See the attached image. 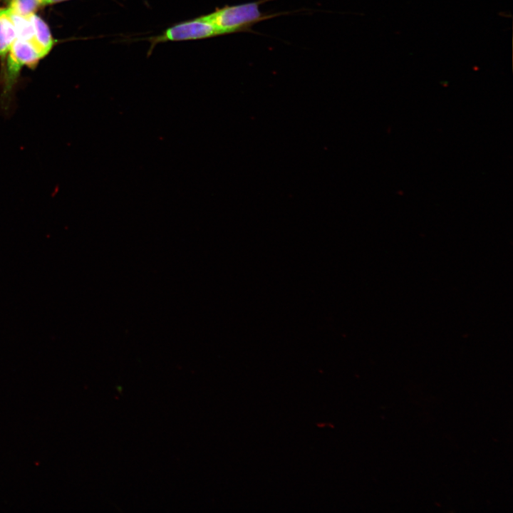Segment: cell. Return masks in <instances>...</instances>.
I'll return each mask as SVG.
<instances>
[{
  "instance_id": "7a4b0ae2",
  "label": "cell",
  "mask_w": 513,
  "mask_h": 513,
  "mask_svg": "<svg viewBox=\"0 0 513 513\" xmlns=\"http://www.w3.org/2000/svg\"><path fill=\"white\" fill-rule=\"evenodd\" d=\"M219 36L214 25L203 16L190 20L177 23L162 33L150 36L144 39L150 42L147 55H150L154 48L161 43L168 41H185L200 40Z\"/></svg>"
},
{
  "instance_id": "3957f363",
  "label": "cell",
  "mask_w": 513,
  "mask_h": 513,
  "mask_svg": "<svg viewBox=\"0 0 513 513\" xmlns=\"http://www.w3.org/2000/svg\"><path fill=\"white\" fill-rule=\"evenodd\" d=\"M6 70V88L9 90L23 66L33 68L43 56L28 41L16 38L9 51Z\"/></svg>"
},
{
  "instance_id": "277c9868",
  "label": "cell",
  "mask_w": 513,
  "mask_h": 513,
  "mask_svg": "<svg viewBox=\"0 0 513 513\" xmlns=\"http://www.w3.org/2000/svg\"><path fill=\"white\" fill-rule=\"evenodd\" d=\"M16 39V31L9 9L0 8V57L9 53Z\"/></svg>"
},
{
  "instance_id": "8992f818",
  "label": "cell",
  "mask_w": 513,
  "mask_h": 513,
  "mask_svg": "<svg viewBox=\"0 0 513 513\" xmlns=\"http://www.w3.org/2000/svg\"><path fill=\"white\" fill-rule=\"evenodd\" d=\"M38 6V0H11L8 8L14 14L28 16L33 14Z\"/></svg>"
},
{
  "instance_id": "5b68a950",
  "label": "cell",
  "mask_w": 513,
  "mask_h": 513,
  "mask_svg": "<svg viewBox=\"0 0 513 513\" xmlns=\"http://www.w3.org/2000/svg\"><path fill=\"white\" fill-rule=\"evenodd\" d=\"M35 29V47L44 57L51 49L53 39L47 24L34 13L31 15Z\"/></svg>"
},
{
  "instance_id": "6da1fadb",
  "label": "cell",
  "mask_w": 513,
  "mask_h": 513,
  "mask_svg": "<svg viewBox=\"0 0 513 513\" xmlns=\"http://www.w3.org/2000/svg\"><path fill=\"white\" fill-rule=\"evenodd\" d=\"M261 0L232 6L217 8L214 11L203 15L218 31L219 36L242 31H250L253 25L282 14H267L259 9Z\"/></svg>"
},
{
  "instance_id": "52a82bcc",
  "label": "cell",
  "mask_w": 513,
  "mask_h": 513,
  "mask_svg": "<svg viewBox=\"0 0 513 513\" xmlns=\"http://www.w3.org/2000/svg\"><path fill=\"white\" fill-rule=\"evenodd\" d=\"M63 1H66V0H38L40 6L58 3V2Z\"/></svg>"
}]
</instances>
